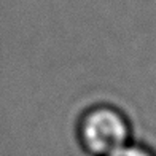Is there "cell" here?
Masks as SVG:
<instances>
[{
  "instance_id": "cell-1",
  "label": "cell",
  "mask_w": 156,
  "mask_h": 156,
  "mask_svg": "<svg viewBox=\"0 0 156 156\" xmlns=\"http://www.w3.org/2000/svg\"><path fill=\"white\" fill-rule=\"evenodd\" d=\"M134 127L127 115L112 104H96L83 112L78 139L91 156H107L132 142Z\"/></svg>"
},
{
  "instance_id": "cell-2",
  "label": "cell",
  "mask_w": 156,
  "mask_h": 156,
  "mask_svg": "<svg viewBox=\"0 0 156 156\" xmlns=\"http://www.w3.org/2000/svg\"><path fill=\"white\" fill-rule=\"evenodd\" d=\"M107 156H156V154L147 145L140 144V142H129L127 145L121 147L119 150L113 151Z\"/></svg>"
}]
</instances>
